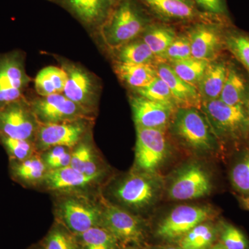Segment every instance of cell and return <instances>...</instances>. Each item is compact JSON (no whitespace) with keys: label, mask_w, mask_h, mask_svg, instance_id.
<instances>
[{"label":"cell","mask_w":249,"mask_h":249,"mask_svg":"<svg viewBox=\"0 0 249 249\" xmlns=\"http://www.w3.org/2000/svg\"><path fill=\"white\" fill-rule=\"evenodd\" d=\"M161 190V181L155 174L132 170L103 185L101 195L108 202L139 215L155 204Z\"/></svg>","instance_id":"obj_1"},{"label":"cell","mask_w":249,"mask_h":249,"mask_svg":"<svg viewBox=\"0 0 249 249\" xmlns=\"http://www.w3.org/2000/svg\"><path fill=\"white\" fill-rule=\"evenodd\" d=\"M53 196L55 222L62 224L72 233L79 235L91 228L101 226V193H64Z\"/></svg>","instance_id":"obj_2"},{"label":"cell","mask_w":249,"mask_h":249,"mask_svg":"<svg viewBox=\"0 0 249 249\" xmlns=\"http://www.w3.org/2000/svg\"><path fill=\"white\" fill-rule=\"evenodd\" d=\"M147 26L146 18L135 0H120L103 22L101 36L114 50L135 40Z\"/></svg>","instance_id":"obj_3"},{"label":"cell","mask_w":249,"mask_h":249,"mask_svg":"<svg viewBox=\"0 0 249 249\" xmlns=\"http://www.w3.org/2000/svg\"><path fill=\"white\" fill-rule=\"evenodd\" d=\"M170 122L175 137L188 148L201 154L213 150L214 139L209 123L196 108H178Z\"/></svg>","instance_id":"obj_4"},{"label":"cell","mask_w":249,"mask_h":249,"mask_svg":"<svg viewBox=\"0 0 249 249\" xmlns=\"http://www.w3.org/2000/svg\"><path fill=\"white\" fill-rule=\"evenodd\" d=\"M102 204L101 227L109 231L123 248L140 245L143 242L146 235V227L140 216L111 204L103 197Z\"/></svg>","instance_id":"obj_5"},{"label":"cell","mask_w":249,"mask_h":249,"mask_svg":"<svg viewBox=\"0 0 249 249\" xmlns=\"http://www.w3.org/2000/svg\"><path fill=\"white\" fill-rule=\"evenodd\" d=\"M107 175H88L71 166L48 171L37 189L53 195L64 193L98 194Z\"/></svg>","instance_id":"obj_6"},{"label":"cell","mask_w":249,"mask_h":249,"mask_svg":"<svg viewBox=\"0 0 249 249\" xmlns=\"http://www.w3.org/2000/svg\"><path fill=\"white\" fill-rule=\"evenodd\" d=\"M214 211L207 206L181 205L176 206L157 226L156 235L167 242H178L198 224L209 222Z\"/></svg>","instance_id":"obj_7"},{"label":"cell","mask_w":249,"mask_h":249,"mask_svg":"<svg viewBox=\"0 0 249 249\" xmlns=\"http://www.w3.org/2000/svg\"><path fill=\"white\" fill-rule=\"evenodd\" d=\"M93 119L56 123L39 124L35 139L36 150L38 153L55 146L74 148L89 136Z\"/></svg>","instance_id":"obj_8"},{"label":"cell","mask_w":249,"mask_h":249,"mask_svg":"<svg viewBox=\"0 0 249 249\" xmlns=\"http://www.w3.org/2000/svg\"><path fill=\"white\" fill-rule=\"evenodd\" d=\"M136 128L137 142L133 170L155 174L168 155V145L165 129Z\"/></svg>","instance_id":"obj_9"},{"label":"cell","mask_w":249,"mask_h":249,"mask_svg":"<svg viewBox=\"0 0 249 249\" xmlns=\"http://www.w3.org/2000/svg\"><path fill=\"white\" fill-rule=\"evenodd\" d=\"M38 127L30 103L23 98L0 107V134L35 142Z\"/></svg>","instance_id":"obj_10"},{"label":"cell","mask_w":249,"mask_h":249,"mask_svg":"<svg viewBox=\"0 0 249 249\" xmlns=\"http://www.w3.org/2000/svg\"><path fill=\"white\" fill-rule=\"evenodd\" d=\"M212 190L209 173L198 163H188L175 173L168 188L174 201L193 200L208 196Z\"/></svg>","instance_id":"obj_11"},{"label":"cell","mask_w":249,"mask_h":249,"mask_svg":"<svg viewBox=\"0 0 249 249\" xmlns=\"http://www.w3.org/2000/svg\"><path fill=\"white\" fill-rule=\"evenodd\" d=\"M30 104L36 119L40 124L93 119V113L73 103L63 93L40 96Z\"/></svg>","instance_id":"obj_12"},{"label":"cell","mask_w":249,"mask_h":249,"mask_svg":"<svg viewBox=\"0 0 249 249\" xmlns=\"http://www.w3.org/2000/svg\"><path fill=\"white\" fill-rule=\"evenodd\" d=\"M30 81L20 53L13 52L0 56V107L22 99Z\"/></svg>","instance_id":"obj_13"},{"label":"cell","mask_w":249,"mask_h":249,"mask_svg":"<svg viewBox=\"0 0 249 249\" xmlns=\"http://www.w3.org/2000/svg\"><path fill=\"white\" fill-rule=\"evenodd\" d=\"M201 105L211 124L220 133L237 136L248 129L249 117L245 106H230L219 98L203 101Z\"/></svg>","instance_id":"obj_14"},{"label":"cell","mask_w":249,"mask_h":249,"mask_svg":"<svg viewBox=\"0 0 249 249\" xmlns=\"http://www.w3.org/2000/svg\"><path fill=\"white\" fill-rule=\"evenodd\" d=\"M62 68L67 79L63 94L73 103L93 113L97 101V88L93 76L83 67L65 64Z\"/></svg>","instance_id":"obj_15"},{"label":"cell","mask_w":249,"mask_h":249,"mask_svg":"<svg viewBox=\"0 0 249 249\" xmlns=\"http://www.w3.org/2000/svg\"><path fill=\"white\" fill-rule=\"evenodd\" d=\"M130 105L136 127L142 128L165 129L178 109L140 96L131 98Z\"/></svg>","instance_id":"obj_16"},{"label":"cell","mask_w":249,"mask_h":249,"mask_svg":"<svg viewBox=\"0 0 249 249\" xmlns=\"http://www.w3.org/2000/svg\"><path fill=\"white\" fill-rule=\"evenodd\" d=\"M157 76L166 83L178 108L194 107L201 106L200 94L196 87L181 79L169 64L160 62L156 67Z\"/></svg>","instance_id":"obj_17"},{"label":"cell","mask_w":249,"mask_h":249,"mask_svg":"<svg viewBox=\"0 0 249 249\" xmlns=\"http://www.w3.org/2000/svg\"><path fill=\"white\" fill-rule=\"evenodd\" d=\"M187 36L193 58L211 62L222 46V34L215 24H196Z\"/></svg>","instance_id":"obj_18"},{"label":"cell","mask_w":249,"mask_h":249,"mask_svg":"<svg viewBox=\"0 0 249 249\" xmlns=\"http://www.w3.org/2000/svg\"><path fill=\"white\" fill-rule=\"evenodd\" d=\"M156 16L165 20L190 21L202 17L193 0H141Z\"/></svg>","instance_id":"obj_19"},{"label":"cell","mask_w":249,"mask_h":249,"mask_svg":"<svg viewBox=\"0 0 249 249\" xmlns=\"http://www.w3.org/2000/svg\"><path fill=\"white\" fill-rule=\"evenodd\" d=\"M89 136L71 150L70 166L88 175H107L104 160L90 142Z\"/></svg>","instance_id":"obj_20"},{"label":"cell","mask_w":249,"mask_h":249,"mask_svg":"<svg viewBox=\"0 0 249 249\" xmlns=\"http://www.w3.org/2000/svg\"><path fill=\"white\" fill-rule=\"evenodd\" d=\"M10 166L11 178L15 181L27 188L37 189L49 171L40 153L22 161L11 160Z\"/></svg>","instance_id":"obj_21"},{"label":"cell","mask_w":249,"mask_h":249,"mask_svg":"<svg viewBox=\"0 0 249 249\" xmlns=\"http://www.w3.org/2000/svg\"><path fill=\"white\" fill-rule=\"evenodd\" d=\"M228 67L224 62H210L197 87L202 101L219 98L227 78Z\"/></svg>","instance_id":"obj_22"},{"label":"cell","mask_w":249,"mask_h":249,"mask_svg":"<svg viewBox=\"0 0 249 249\" xmlns=\"http://www.w3.org/2000/svg\"><path fill=\"white\" fill-rule=\"evenodd\" d=\"M72 13L82 22L94 24L106 19L109 4L108 0H63Z\"/></svg>","instance_id":"obj_23"},{"label":"cell","mask_w":249,"mask_h":249,"mask_svg":"<svg viewBox=\"0 0 249 249\" xmlns=\"http://www.w3.org/2000/svg\"><path fill=\"white\" fill-rule=\"evenodd\" d=\"M67 79V72L62 67H45L39 71L34 80L36 92L40 96L62 93Z\"/></svg>","instance_id":"obj_24"},{"label":"cell","mask_w":249,"mask_h":249,"mask_svg":"<svg viewBox=\"0 0 249 249\" xmlns=\"http://www.w3.org/2000/svg\"><path fill=\"white\" fill-rule=\"evenodd\" d=\"M116 75L129 88L134 89L142 88L157 76V70L152 65H115Z\"/></svg>","instance_id":"obj_25"},{"label":"cell","mask_w":249,"mask_h":249,"mask_svg":"<svg viewBox=\"0 0 249 249\" xmlns=\"http://www.w3.org/2000/svg\"><path fill=\"white\" fill-rule=\"evenodd\" d=\"M142 35V40L150 47L156 58L159 59L178 36L173 27L165 24L147 25Z\"/></svg>","instance_id":"obj_26"},{"label":"cell","mask_w":249,"mask_h":249,"mask_svg":"<svg viewBox=\"0 0 249 249\" xmlns=\"http://www.w3.org/2000/svg\"><path fill=\"white\" fill-rule=\"evenodd\" d=\"M247 96V85L243 76L232 67H228L219 99L230 106H245Z\"/></svg>","instance_id":"obj_27"},{"label":"cell","mask_w":249,"mask_h":249,"mask_svg":"<svg viewBox=\"0 0 249 249\" xmlns=\"http://www.w3.org/2000/svg\"><path fill=\"white\" fill-rule=\"evenodd\" d=\"M116 62L127 65H152L156 56L142 39L134 40L114 49Z\"/></svg>","instance_id":"obj_28"},{"label":"cell","mask_w":249,"mask_h":249,"mask_svg":"<svg viewBox=\"0 0 249 249\" xmlns=\"http://www.w3.org/2000/svg\"><path fill=\"white\" fill-rule=\"evenodd\" d=\"M209 222L201 223L187 232L178 241V247L183 249L211 248L217 238V231L213 224Z\"/></svg>","instance_id":"obj_29"},{"label":"cell","mask_w":249,"mask_h":249,"mask_svg":"<svg viewBox=\"0 0 249 249\" xmlns=\"http://www.w3.org/2000/svg\"><path fill=\"white\" fill-rule=\"evenodd\" d=\"M79 249H122L119 241L106 228L96 227L76 235Z\"/></svg>","instance_id":"obj_30"},{"label":"cell","mask_w":249,"mask_h":249,"mask_svg":"<svg viewBox=\"0 0 249 249\" xmlns=\"http://www.w3.org/2000/svg\"><path fill=\"white\" fill-rule=\"evenodd\" d=\"M210 62L191 57L170 62L169 65L181 79L197 88Z\"/></svg>","instance_id":"obj_31"},{"label":"cell","mask_w":249,"mask_h":249,"mask_svg":"<svg viewBox=\"0 0 249 249\" xmlns=\"http://www.w3.org/2000/svg\"><path fill=\"white\" fill-rule=\"evenodd\" d=\"M39 245L42 249H79L76 235L56 222Z\"/></svg>","instance_id":"obj_32"},{"label":"cell","mask_w":249,"mask_h":249,"mask_svg":"<svg viewBox=\"0 0 249 249\" xmlns=\"http://www.w3.org/2000/svg\"><path fill=\"white\" fill-rule=\"evenodd\" d=\"M0 142L7 152L11 160L22 161L38 153L35 142L31 141L11 138L0 134Z\"/></svg>","instance_id":"obj_33"},{"label":"cell","mask_w":249,"mask_h":249,"mask_svg":"<svg viewBox=\"0 0 249 249\" xmlns=\"http://www.w3.org/2000/svg\"><path fill=\"white\" fill-rule=\"evenodd\" d=\"M135 90L138 96L142 97L177 107L169 88L158 76L149 84Z\"/></svg>","instance_id":"obj_34"},{"label":"cell","mask_w":249,"mask_h":249,"mask_svg":"<svg viewBox=\"0 0 249 249\" xmlns=\"http://www.w3.org/2000/svg\"><path fill=\"white\" fill-rule=\"evenodd\" d=\"M227 49L249 73V36L232 31L224 40Z\"/></svg>","instance_id":"obj_35"},{"label":"cell","mask_w":249,"mask_h":249,"mask_svg":"<svg viewBox=\"0 0 249 249\" xmlns=\"http://www.w3.org/2000/svg\"><path fill=\"white\" fill-rule=\"evenodd\" d=\"M71 149L64 146H55L41 152L40 155L47 169H61L70 166Z\"/></svg>","instance_id":"obj_36"},{"label":"cell","mask_w":249,"mask_h":249,"mask_svg":"<svg viewBox=\"0 0 249 249\" xmlns=\"http://www.w3.org/2000/svg\"><path fill=\"white\" fill-rule=\"evenodd\" d=\"M230 178L236 191L245 196L249 195V152L232 167Z\"/></svg>","instance_id":"obj_37"},{"label":"cell","mask_w":249,"mask_h":249,"mask_svg":"<svg viewBox=\"0 0 249 249\" xmlns=\"http://www.w3.org/2000/svg\"><path fill=\"white\" fill-rule=\"evenodd\" d=\"M220 239L221 243L227 249H249V242L245 234L232 224H223Z\"/></svg>","instance_id":"obj_38"},{"label":"cell","mask_w":249,"mask_h":249,"mask_svg":"<svg viewBox=\"0 0 249 249\" xmlns=\"http://www.w3.org/2000/svg\"><path fill=\"white\" fill-rule=\"evenodd\" d=\"M191 57V44L188 36L181 35L177 36L160 59L171 62L185 60Z\"/></svg>","instance_id":"obj_39"},{"label":"cell","mask_w":249,"mask_h":249,"mask_svg":"<svg viewBox=\"0 0 249 249\" xmlns=\"http://www.w3.org/2000/svg\"><path fill=\"white\" fill-rule=\"evenodd\" d=\"M198 10L205 14L214 16H227V8L225 0H193Z\"/></svg>","instance_id":"obj_40"},{"label":"cell","mask_w":249,"mask_h":249,"mask_svg":"<svg viewBox=\"0 0 249 249\" xmlns=\"http://www.w3.org/2000/svg\"><path fill=\"white\" fill-rule=\"evenodd\" d=\"M242 204L246 209L249 210V195L246 196L245 197L242 198Z\"/></svg>","instance_id":"obj_41"},{"label":"cell","mask_w":249,"mask_h":249,"mask_svg":"<svg viewBox=\"0 0 249 249\" xmlns=\"http://www.w3.org/2000/svg\"><path fill=\"white\" fill-rule=\"evenodd\" d=\"M209 249H227L225 247L223 246L221 242H218L217 244H214L212 247H211Z\"/></svg>","instance_id":"obj_42"},{"label":"cell","mask_w":249,"mask_h":249,"mask_svg":"<svg viewBox=\"0 0 249 249\" xmlns=\"http://www.w3.org/2000/svg\"><path fill=\"white\" fill-rule=\"evenodd\" d=\"M153 249H183L181 247H155Z\"/></svg>","instance_id":"obj_43"},{"label":"cell","mask_w":249,"mask_h":249,"mask_svg":"<svg viewBox=\"0 0 249 249\" xmlns=\"http://www.w3.org/2000/svg\"><path fill=\"white\" fill-rule=\"evenodd\" d=\"M122 249H142L139 247V245L128 246V247H124Z\"/></svg>","instance_id":"obj_44"},{"label":"cell","mask_w":249,"mask_h":249,"mask_svg":"<svg viewBox=\"0 0 249 249\" xmlns=\"http://www.w3.org/2000/svg\"><path fill=\"white\" fill-rule=\"evenodd\" d=\"M108 1H109L110 6H112V5L117 4L120 0H108Z\"/></svg>","instance_id":"obj_45"},{"label":"cell","mask_w":249,"mask_h":249,"mask_svg":"<svg viewBox=\"0 0 249 249\" xmlns=\"http://www.w3.org/2000/svg\"><path fill=\"white\" fill-rule=\"evenodd\" d=\"M29 249H42L41 248L40 245L34 246V247H31V248Z\"/></svg>","instance_id":"obj_46"},{"label":"cell","mask_w":249,"mask_h":249,"mask_svg":"<svg viewBox=\"0 0 249 249\" xmlns=\"http://www.w3.org/2000/svg\"><path fill=\"white\" fill-rule=\"evenodd\" d=\"M248 129H249V121Z\"/></svg>","instance_id":"obj_47"},{"label":"cell","mask_w":249,"mask_h":249,"mask_svg":"<svg viewBox=\"0 0 249 249\" xmlns=\"http://www.w3.org/2000/svg\"></svg>","instance_id":"obj_48"}]
</instances>
